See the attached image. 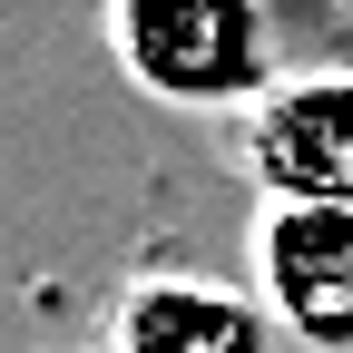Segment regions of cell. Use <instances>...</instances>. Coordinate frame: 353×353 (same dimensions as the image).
<instances>
[{"label":"cell","mask_w":353,"mask_h":353,"mask_svg":"<svg viewBox=\"0 0 353 353\" xmlns=\"http://www.w3.org/2000/svg\"><path fill=\"white\" fill-rule=\"evenodd\" d=\"M99 50L118 59V79L138 99L216 118V128L245 118L294 69L285 10H265V0H108L99 10Z\"/></svg>","instance_id":"obj_1"},{"label":"cell","mask_w":353,"mask_h":353,"mask_svg":"<svg viewBox=\"0 0 353 353\" xmlns=\"http://www.w3.org/2000/svg\"><path fill=\"white\" fill-rule=\"evenodd\" d=\"M216 138L255 206H353V59H294Z\"/></svg>","instance_id":"obj_2"},{"label":"cell","mask_w":353,"mask_h":353,"mask_svg":"<svg viewBox=\"0 0 353 353\" xmlns=\"http://www.w3.org/2000/svg\"><path fill=\"white\" fill-rule=\"evenodd\" d=\"M245 285L285 343L353 353V206H255Z\"/></svg>","instance_id":"obj_3"},{"label":"cell","mask_w":353,"mask_h":353,"mask_svg":"<svg viewBox=\"0 0 353 353\" xmlns=\"http://www.w3.org/2000/svg\"><path fill=\"white\" fill-rule=\"evenodd\" d=\"M99 353H285L265 294L206 265H138L108 294Z\"/></svg>","instance_id":"obj_4"}]
</instances>
